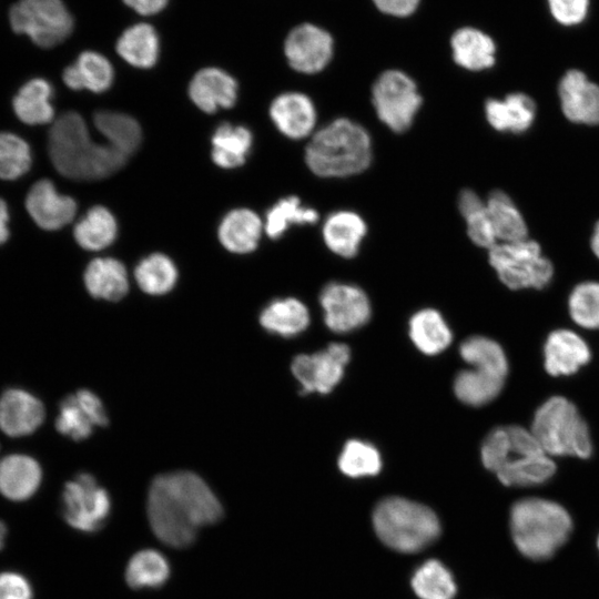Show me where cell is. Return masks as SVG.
Returning <instances> with one entry per match:
<instances>
[{
    "label": "cell",
    "instance_id": "f1b7e54d",
    "mask_svg": "<svg viewBox=\"0 0 599 599\" xmlns=\"http://www.w3.org/2000/svg\"><path fill=\"white\" fill-rule=\"evenodd\" d=\"M84 284L93 297L111 302L124 297L129 290L125 266L111 257L92 260L84 272Z\"/></svg>",
    "mask_w": 599,
    "mask_h": 599
},
{
    "label": "cell",
    "instance_id": "b9f144b4",
    "mask_svg": "<svg viewBox=\"0 0 599 599\" xmlns=\"http://www.w3.org/2000/svg\"><path fill=\"white\" fill-rule=\"evenodd\" d=\"M412 587L420 599H453L456 595L453 576L438 560H428L420 566L412 579Z\"/></svg>",
    "mask_w": 599,
    "mask_h": 599
},
{
    "label": "cell",
    "instance_id": "11a10c76",
    "mask_svg": "<svg viewBox=\"0 0 599 599\" xmlns=\"http://www.w3.org/2000/svg\"><path fill=\"white\" fill-rule=\"evenodd\" d=\"M598 548H599V539H598Z\"/></svg>",
    "mask_w": 599,
    "mask_h": 599
},
{
    "label": "cell",
    "instance_id": "db71d44e",
    "mask_svg": "<svg viewBox=\"0 0 599 599\" xmlns=\"http://www.w3.org/2000/svg\"><path fill=\"white\" fill-rule=\"evenodd\" d=\"M6 535H7V527L4 522L0 520V549H2L4 545Z\"/></svg>",
    "mask_w": 599,
    "mask_h": 599
},
{
    "label": "cell",
    "instance_id": "1f68e13d",
    "mask_svg": "<svg viewBox=\"0 0 599 599\" xmlns=\"http://www.w3.org/2000/svg\"><path fill=\"white\" fill-rule=\"evenodd\" d=\"M261 325L270 333L292 337L309 324L307 307L293 297L272 301L260 315Z\"/></svg>",
    "mask_w": 599,
    "mask_h": 599
},
{
    "label": "cell",
    "instance_id": "f907efd6",
    "mask_svg": "<svg viewBox=\"0 0 599 599\" xmlns=\"http://www.w3.org/2000/svg\"><path fill=\"white\" fill-rule=\"evenodd\" d=\"M123 2L142 16H152L162 11L169 0H123Z\"/></svg>",
    "mask_w": 599,
    "mask_h": 599
},
{
    "label": "cell",
    "instance_id": "60d3db41",
    "mask_svg": "<svg viewBox=\"0 0 599 599\" xmlns=\"http://www.w3.org/2000/svg\"><path fill=\"white\" fill-rule=\"evenodd\" d=\"M134 277L143 292L162 295L174 287L177 270L170 257L154 253L140 261L135 267Z\"/></svg>",
    "mask_w": 599,
    "mask_h": 599
},
{
    "label": "cell",
    "instance_id": "c3c4849f",
    "mask_svg": "<svg viewBox=\"0 0 599 599\" xmlns=\"http://www.w3.org/2000/svg\"><path fill=\"white\" fill-rule=\"evenodd\" d=\"M0 599H32L29 581L17 572L0 573Z\"/></svg>",
    "mask_w": 599,
    "mask_h": 599
},
{
    "label": "cell",
    "instance_id": "8d00e7d4",
    "mask_svg": "<svg viewBox=\"0 0 599 599\" xmlns=\"http://www.w3.org/2000/svg\"><path fill=\"white\" fill-rule=\"evenodd\" d=\"M118 224L113 214L104 206H93L75 224L73 235L77 243L89 251H100L113 243Z\"/></svg>",
    "mask_w": 599,
    "mask_h": 599
},
{
    "label": "cell",
    "instance_id": "52a82bcc",
    "mask_svg": "<svg viewBox=\"0 0 599 599\" xmlns=\"http://www.w3.org/2000/svg\"><path fill=\"white\" fill-rule=\"evenodd\" d=\"M531 433L549 456L588 458L592 453L589 428L575 404L552 396L534 415Z\"/></svg>",
    "mask_w": 599,
    "mask_h": 599
},
{
    "label": "cell",
    "instance_id": "f546056e",
    "mask_svg": "<svg viewBox=\"0 0 599 599\" xmlns=\"http://www.w3.org/2000/svg\"><path fill=\"white\" fill-rule=\"evenodd\" d=\"M118 54L129 64L148 69L156 63L160 41L155 29L144 22L126 28L115 45Z\"/></svg>",
    "mask_w": 599,
    "mask_h": 599
},
{
    "label": "cell",
    "instance_id": "8fae6325",
    "mask_svg": "<svg viewBox=\"0 0 599 599\" xmlns=\"http://www.w3.org/2000/svg\"><path fill=\"white\" fill-rule=\"evenodd\" d=\"M61 510L64 520L71 527L93 532L108 519L111 499L92 475L81 473L65 484L61 496Z\"/></svg>",
    "mask_w": 599,
    "mask_h": 599
},
{
    "label": "cell",
    "instance_id": "ee69618b",
    "mask_svg": "<svg viewBox=\"0 0 599 599\" xmlns=\"http://www.w3.org/2000/svg\"><path fill=\"white\" fill-rule=\"evenodd\" d=\"M572 321L587 329L599 328V283L583 282L577 285L568 300Z\"/></svg>",
    "mask_w": 599,
    "mask_h": 599
},
{
    "label": "cell",
    "instance_id": "484cf974",
    "mask_svg": "<svg viewBox=\"0 0 599 599\" xmlns=\"http://www.w3.org/2000/svg\"><path fill=\"white\" fill-rule=\"evenodd\" d=\"M41 468L26 455H9L0 460V494L14 501L29 499L41 483Z\"/></svg>",
    "mask_w": 599,
    "mask_h": 599
},
{
    "label": "cell",
    "instance_id": "44dd1931",
    "mask_svg": "<svg viewBox=\"0 0 599 599\" xmlns=\"http://www.w3.org/2000/svg\"><path fill=\"white\" fill-rule=\"evenodd\" d=\"M591 357L587 343L575 332L557 329L545 343V369L551 376H568L578 372Z\"/></svg>",
    "mask_w": 599,
    "mask_h": 599
},
{
    "label": "cell",
    "instance_id": "2e32d148",
    "mask_svg": "<svg viewBox=\"0 0 599 599\" xmlns=\"http://www.w3.org/2000/svg\"><path fill=\"white\" fill-rule=\"evenodd\" d=\"M565 116L575 123L599 124V85L577 69L567 71L558 87Z\"/></svg>",
    "mask_w": 599,
    "mask_h": 599
},
{
    "label": "cell",
    "instance_id": "83f0119b",
    "mask_svg": "<svg viewBox=\"0 0 599 599\" xmlns=\"http://www.w3.org/2000/svg\"><path fill=\"white\" fill-rule=\"evenodd\" d=\"M62 78L72 90L87 89L101 93L112 85L114 71L104 55L95 51H84L73 64L64 69Z\"/></svg>",
    "mask_w": 599,
    "mask_h": 599
},
{
    "label": "cell",
    "instance_id": "d590c367",
    "mask_svg": "<svg viewBox=\"0 0 599 599\" xmlns=\"http://www.w3.org/2000/svg\"><path fill=\"white\" fill-rule=\"evenodd\" d=\"M94 124L106 139L108 144L125 156L133 154L141 144V126L128 114L99 111L94 114Z\"/></svg>",
    "mask_w": 599,
    "mask_h": 599
},
{
    "label": "cell",
    "instance_id": "f6af8a7d",
    "mask_svg": "<svg viewBox=\"0 0 599 599\" xmlns=\"http://www.w3.org/2000/svg\"><path fill=\"white\" fill-rule=\"evenodd\" d=\"M31 165L28 143L12 133H0V179L13 180L23 175Z\"/></svg>",
    "mask_w": 599,
    "mask_h": 599
},
{
    "label": "cell",
    "instance_id": "ab89813d",
    "mask_svg": "<svg viewBox=\"0 0 599 599\" xmlns=\"http://www.w3.org/2000/svg\"><path fill=\"white\" fill-rule=\"evenodd\" d=\"M318 212L302 204L297 196L278 200L265 215L264 230L268 237H281L292 225L314 224L318 221Z\"/></svg>",
    "mask_w": 599,
    "mask_h": 599
},
{
    "label": "cell",
    "instance_id": "f5cc1de1",
    "mask_svg": "<svg viewBox=\"0 0 599 599\" xmlns=\"http://www.w3.org/2000/svg\"><path fill=\"white\" fill-rule=\"evenodd\" d=\"M591 248L596 256L599 258V221L597 222L591 236Z\"/></svg>",
    "mask_w": 599,
    "mask_h": 599
},
{
    "label": "cell",
    "instance_id": "3957f363",
    "mask_svg": "<svg viewBox=\"0 0 599 599\" xmlns=\"http://www.w3.org/2000/svg\"><path fill=\"white\" fill-rule=\"evenodd\" d=\"M480 457L484 466L510 487L540 485L556 471V464L531 430L517 425L493 429L483 441Z\"/></svg>",
    "mask_w": 599,
    "mask_h": 599
},
{
    "label": "cell",
    "instance_id": "bcb514c9",
    "mask_svg": "<svg viewBox=\"0 0 599 599\" xmlns=\"http://www.w3.org/2000/svg\"><path fill=\"white\" fill-rule=\"evenodd\" d=\"M461 358L469 365H487L508 373V361L501 346L485 336H471L459 347Z\"/></svg>",
    "mask_w": 599,
    "mask_h": 599
},
{
    "label": "cell",
    "instance_id": "e575fe53",
    "mask_svg": "<svg viewBox=\"0 0 599 599\" xmlns=\"http://www.w3.org/2000/svg\"><path fill=\"white\" fill-rule=\"evenodd\" d=\"M53 90L44 79H32L27 82L13 99L17 116L24 123L35 125L49 123L53 119L51 97Z\"/></svg>",
    "mask_w": 599,
    "mask_h": 599
},
{
    "label": "cell",
    "instance_id": "f35d334b",
    "mask_svg": "<svg viewBox=\"0 0 599 599\" xmlns=\"http://www.w3.org/2000/svg\"><path fill=\"white\" fill-rule=\"evenodd\" d=\"M170 576L166 558L154 549L135 552L125 569V580L134 589L162 586Z\"/></svg>",
    "mask_w": 599,
    "mask_h": 599
},
{
    "label": "cell",
    "instance_id": "7402d4cb",
    "mask_svg": "<svg viewBox=\"0 0 599 599\" xmlns=\"http://www.w3.org/2000/svg\"><path fill=\"white\" fill-rule=\"evenodd\" d=\"M367 225L356 212L339 210L331 213L322 226V236L326 247L334 254L352 258L366 236Z\"/></svg>",
    "mask_w": 599,
    "mask_h": 599
},
{
    "label": "cell",
    "instance_id": "ba28073f",
    "mask_svg": "<svg viewBox=\"0 0 599 599\" xmlns=\"http://www.w3.org/2000/svg\"><path fill=\"white\" fill-rule=\"evenodd\" d=\"M489 263L499 280L511 290L544 288L554 275L551 262L531 240L497 243L489 250Z\"/></svg>",
    "mask_w": 599,
    "mask_h": 599
},
{
    "label": "cell",
    "instance_id": "836d02e7",
    "mask_svg": "<svg viewBox=\"0 0 599 599\" xmlns=\"http://www.w3.org/2000/svg\"><path fill=\"white\" fill-rule=\"evenodd\" d=\"M408 326L412 342L426 355L439 354L451 342V332L436 309L425 308L415 313Z\"/></svg>",
    "mask_w": 599,
    "mask_h": 599
},
{
    "label": "cell",
    "instance_id": "6da1fadb",
    "mask_svg": "<svg viewBox=\"0 0 599 599\" xmlns=\"http://www.w3.org/2000/svg\"><path fill=\"white\" fill-rule=\"evenodd\" d=\"M146 507L154 535L175 548L190 546L201 527L216 522L223 514L211 488L191 471L155 477L149 489Z\"/></svg>",
    "mask_w": 599,
    "mask_h": 599
},
{
    "label": "cell",
    "instance_id": "d4e9b609",
    "mask_svg": "<svg viewBox=\"0 0 599 599\" xmlns=\"http://www.w3.org/2000/svg\"><path fill=\"white\" fill-rule=\"evenodd\" d=\"M485 115L488 123L499 132L522 133L535 120L536 104L525 93H510L502 100H487Z\"/></svg>",
    "mask_w": 599,
    "mask_h": 599
},
{
    "label": "cell",
    "instance_id": "4dcf8cb0",
    "mask_svg": "<svg viewBox=\"0 0 599 599\" xmlns=\"http://www.w3.org/2000/svg\"><path fill=\"white\" fill-rule=\"evenodd\" d=\"M253 136L243 125L220 124L212 135V160L223 169H234L245 163Z\"/></svg>",
    "mask_w": 599,
    "mask_h": 599
},
{
    "label": "cell",
    "instance_id": "ac0fdd59",
    "mask_svg": "<svg viewBox=\"0 0 599 599\" xmlns=\"http://www.w3.org/2000/svg\"><path fill=\"white\" fill-rule=\"evenodd\" d=\"M26 206L37 225L48 231L69 224L77 212L75 201L60 194L50 180H40L30 189Z\"/></svg>",
    "mask_w": 599,
    "mask_h": 599
},
{
    "label": "cell",
    "instance_id": "8992f818",
    "mask_svg": "<svg viewBox=\"0 0 599 599\" xmlns=\"http://www.w3.org/2000/svg\"><path fill=\"white\" fill-rule=\"evenodd\" d=\"M373 526L386 546L407 554L422 550L440 532L438 518L430 508L402 497L378 502Z\"/></svg>",
    "mask_w": 599,
    "mask_h": 599
},
{
    "label": "cell",
    "instance_id": "277c9868",
    "mask_svg": "<svg viewBox=\"0 0 599 599\" xmlns=\"http://www.w3.org/2000/svg\"><path fill=\"white\" fill-rule=\"evenodd\" d=\"M373 158L372 139L359 123L338 118L311 136L305 162L315 175L325 179L348 177L364 172Z\"/></svg>",
    "mask_w": 599,
    "mask_h": 599
},
{
    "label": "cell",
    "instance_id": "816d5d0a",
    "mask_svg": "<svg viewBox=\"0 0 599 599\" xmlns=\"http://www.w3.org/2000/svg\"><path fill=\"white\" fill-rule=\"evenodd\" d=\"M8 209L3 200L0 199V245L9 237L8 230Z\"/></svg>",
    "mask_w": 599,
    "mask_h": 599
},
{
    "label": "cell",
    "instance_id": "e0dca14e",
    "mask_svg": "<svg viewBox=\"0 0 599 599\" xmlns=\"http://www.w3.org/2000/svg\"><path fill=\"white\" fill-rule=\"evenodd\" d=\"M270 116L276 129L293 140L312 136L316 131L315 104L309 97L301 92L277 95L271 103Z\"/></svg>",
    "mask_w": 599,
    "mask_h": 599
},
{
    "label": "cell",
    "instance_id": "9a60e30c",
    "mask_svg": "<svg viewBox=\"0 0 599 599\" xmlns=\"http://www.w3.org/2000/svg\"><path fill=\"white\" fill-rule=\"evenodd\" d=\"M105 425L108 416L103 404L90 390L80 389L60 403L55 427L59 433L73 440L85 439L95 426Z\"/></svg>",
    "mask_w": 599,
    "mask_h": 599
},
{
    "label": "cell",
    "instance_id": "d6a6232c",
    "mask_svg": "<svg viewBox=\"0 0 599 599\" xmlns=\"http://www.w3.org/2000/svg\"><path fill=\"white\" fill-rule=\"evenodd\" d=\"M486 202L487 213L498 243L528 238L526 222L512 200L502 191H494Z\"/></svg>",
    "mask_w": 599,
    "mask_h": 599
},
{
    "label": "cell",
    "instance_id": "30bf717a",
    "mask_svg": "<svg viewBox=\"0 0 599 599\" xmlns=\"http://www.w3.org/2000/svg\"><path fill=\"white\" fill-rule=\"evenodd\" d=\"M422 102L415 81L400 70L384 71L372 87V103L376 115L396 133L412 126Z\"/></svg>",
    "mask_w": 599,
    "mask_h": 599
},
{
    "label": "cell",
    "instance_id": "7c38bea8",
    "mask_svg": "<svg viewBox=\"0 0 599 599\" xmlns=\"http://www.w3.org/2000/svg\"><path fill=\"white\" fill-rule=\"evenodd\" d=\"M351 351L345 344H329L325 349L294 358L292 372L304 394L329 393L342 379Z\"/></svg>",
    "mask_w": 599,
    "mask_h": 599
},
{
    "label": "cell",
    "instance_id": "7dc6e473",
    "mask_svg": "<svg viewBox=\"0 0 599 599\" xmlns=\"http://www.w3.org/2000/svg\"><path fill=\"white\" fill-rule=\"evenodd\" d=\"M554 20L564 27L582 23L590 8V0H546Z\"/></svg>",
    "mask_w": 599,
    "mask_h": 599
},
{
    "label": "cell",
    "instance_id": "cb8c5ba5",
    "mask_svg": "<svg viewBox=\"0 0 599 599\" xmlns=\"http://www.w3.org/2000/svg\"><path fill=\"white\" fill-rule=\"evenodd\" d=\"M453 59L469 71H483L496 62V44L490 35L474 27L456 30L450 38Z\"/></svg>",
    "mask_w": 599,
    "mask_h": 599
},
{
    "label": "cell",
    "instance_id": "4316f807",
    "mask_svg": "<svg viewBox=\"0 0 599 599\" xmlns=\"http://www.w3.org/2000/svg\"><path fill=\"white\" fill-rule=\"evenodd\" d=\"M264 224L260 216L248 209L229 212L220 223L219 238L233 253L252 252L258 245Z\"/></svg>",
    "mask_w": 599,
    "mask_h": 599
},
{
    "label": "cell",
    "instance_id": "4fadbf2b",
    "mask_svg": "<svg viewBox=\"0 0 599 599\" xmlns=\"http://www.w3.org/2000/svg\"><path fill=\"white\" fill-rule=\"evenodd\" d=\"M327 327L336 333L359 328L370 316V303L366 293L348 283L332 282L319 295Z\"/></svg>",
    "mask_w": 599,
    "mask_h": 599
},
{
    "label": "cell",
    "instance_id": "603a6c76",
    "mask_svg": "<svg viewBox=\"0 0 599 599\" xmlns=\"http://www.w3.org/2000/svg\"><path fill=\"white\" fill-rule=\"evenodd\" d=\"M470 366L457 374L455 395L470 406L486 405L499 395L508 374L485 365Z\"/></svg>",
    "mask_w": 599,
    "mask_h": 599
},
{
    "label": "cell",
    "instance_id": "d6986e66",
    "mask_svg": "<svg viewBox=\"0 0 599 599\" xmlns=\"http://www.w3.org/2000/svg\"><path fill=\"white\" fill-rule=\"evenodd\" d=\"M192 102L205 113L229 109L235 104L237 83L220 68L207 67L199 70L189 84Z\"/></svg>",
    "mask_w": 599,
    "mask_h": 599
},
{
    "label": "cell",
    "instance_id": "74e56055",
    "mask_svg": "<svg viewBox=\"0 0 599 599\" xmlns=\"http://www.w3.org/2000/svg\"><path fill=\"white\" fill-rule=\"evenodd\" d=\"M457 204L473 243L488 250L494 247L498 241L487 213L486 202L475 191L466 189L459 193Z\"/></svg>",
    "mask_w": 599,
    "mask_h": 599
},
{
    "label": "cell",
    "instance_id": "5b68a950",
    "mask_svg": "<svg viewBox=\"0 0 599 599\" xmlns=\"http://www.w3.org/2000/svg\"><path fill=\"white\" fill-rule=\"evenodd\" d=\"M510 528L518 550L532 560L550 558L568 539L572 522L559 504L525 498L514 504Z\"/></svg>",
    "mask_w": 599,
    "mask_h": 599
},
{
    "label": "cell",
    "instance_id": "7a4b0ae2",
    "mask_svg": "<svg viewBox=\"0 0 599 599\" xmlns=\"http://www.w3.org/2000/svg\"><path fill=\"white\" fill-rule=\"evenodd\" d=\"M48 149L55 170L77 181L108 177L122 169L128 160L110 144L93 142L85 121L73 111L61 114L53 122Z\"/></svg>",
    "mask_w": 599,
    "mask_h": 599
},
{
    "label": "cell",
    "instance_id": "5bb4252c",
    "mask_svg": "<svg viewBox=\"0 0 599 599\" xmlns=\"http://www.w3.org/2000/svg\"><path fill=\"white\" fill-rule=\"evenodd\" d=\"M284 54L292 69L304 74L323 71L334 54V40L325 29L304 22L293 28L284 41Z\"/></svg>",
    "mask_w": 599,
    "mask_h": 599
},
{
    "label": "cell",
    "instance_id": "7bdbcfd3",
    "mask_svg": "<svg viewBox=\"0 0 599 599\" xmlns=\"http://www.w3.org/2000/svg\"><path fill=\"white\" fill-rule=\"evenodd\" d=\"M338 468L352 478L374 476L382 469V457L372 444L351 439L344 445L338 457Z\"/></svg>",
    "mask_w": 599,
    "mask_h": 599
},
{
    "label": "cell",
    "instance_id": "681fc988",
    "mask_svg": "<svg viewBox=\"0 0 599 599\" xmlns=\"http://www.w3.org/2000/svg\"><path fill=\"white\" fill-rule=\"evenodd\" d=\"M375 7L383 13L406 18L412 16L418 8L420 0H372Z\"/></svg>",
    "mask_w": 599,
    "mask_h": 599
},
{
    "label": "cell",
    "instance_id": "ffe728a7",
    "mask_svg": "<svg viewBox=\"0 0 599 599\" xmlns=\"http://www.w3.org/2000/svg\"><path fill=\"white\" fill-rule=\"evenodd\" d=\"M44 419L42 403L30 393L10 388L0 397V429L20 437L33 433Z\"/></svg>",
    "mask_w": 599,
    "mask_h": 599
},
{
    "label": "cell",
    "instance_id": "9c48e42d",
    "mask_svg": "<svg viewBox=\"0 0 599 599\" xmlns=\"http://www.w3.org/2000/svg\"><path fill=\"white\" fill-rule=\"evenodd\" d=\"M12 30L37 45L52 48L73 30V18L61 0H19L9 12Z\"/></svg>",
    "mask_w": 599,
    "mask_h": 599
}]
</instances>
